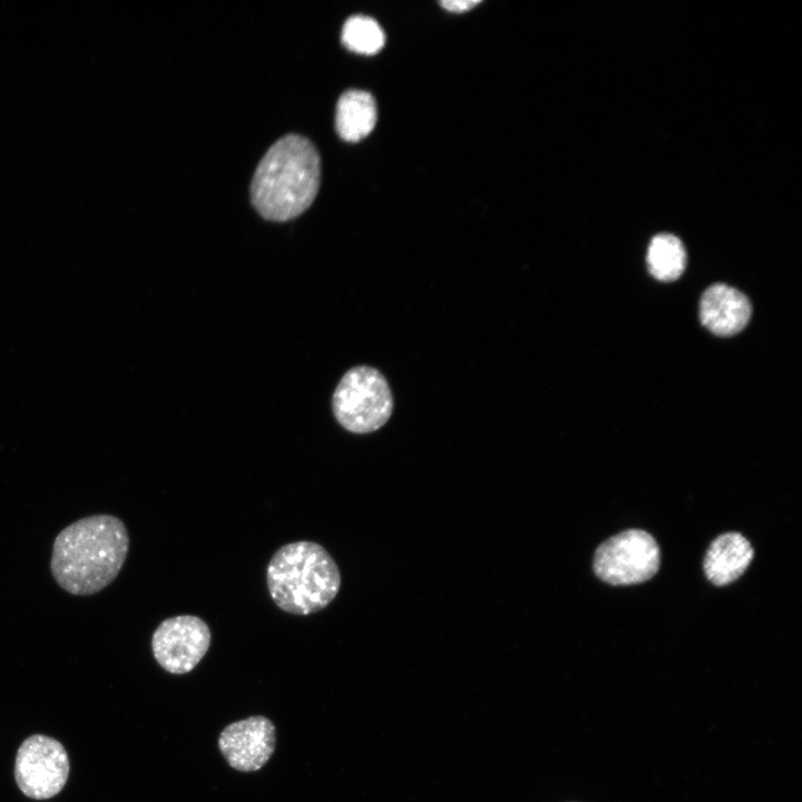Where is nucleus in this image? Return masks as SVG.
<instances>
[{
  "label": "nucleus",
  "instance_id": "nucleus-1",
  "mask_svg": "<svg viewBox=\"0 0 802 802\" xmlns=\"http://www.w3.org/2000/svg\"><path fill=\"white\" fill-rule=\"evenodd\" d=\"M129 549L125 524L111 515H94L62 529L50 561L57 584L74 595H91L108 586L123 568Z\"/></svg>",
  "mask_w": 802,
  "mask_h": 802
},
{
  "label": "nucleus",
  "instance_id": "nucleus-2",
  "mask_svg": "<svg viewBox=\"0 0 802 802\" xmlns=\"http://www.w3.org/2000/svg\"><path fill=\"white\" fill-rule=\"evenodd\" d=\"M320 156L300 135H286L261 159L251 184L255 209L268 221L284 222L313 203L320 186Z\"/></svg>",
  "mask_w": 802,
  "mask_h": 802
},
{
  "label": "nucleus",
  "instance_id": "nucleus-3",
  "mask_svg": "<svg viewBox=\"0 0 802 802\" xmlns=\"http://www.w3.org/2000/svg\"><path fill=\"white\" fill-rule=\"evenodd\" d=\"M266 585L281 610L306 616L333 602L341 587V574L323 546L300 540L273 554L266 567Z\"/></svg>",
  "mask_w": 802,
  "mask_h": 802
},
{
  "label": "nucleus",
  "instance_id": "nucleus-4",
  "mask_svg": "<svg viewBox=\"0 0 802 802\" xmlns=\"http://www.w3.org/2000/svg\"><path fill=\"white\" fill-rule=\"evenodd\" d=\"M393 398L383 374L368 365L351 368L344 373L332 397L336 421L358 434L373 432L389 420Z\"/></svg>",
  "mask_w": 802,
  "mask_h": 802
},
{
  "label": "nucleus",
  "instance_id": "nucleus-5",
  "mask_svg": "<svg viewBox=\"0 0 802 802\" xmlns=\"http://www.w3.org/2000/svg\"><path fill=\"white\" fill-rule=\"evenodd\" d=\"M659 567V548L652 535L642 529L622 531L597 549L595 574L610 585H634L651 579Z\"/></svg>",
  "mask_w": 802,
  "mask_h": 802
},
{
  "label": "nucleus",
  "instance_id": "nucleus-6",
  "mask_svg": "<svg viewBox=\"0 0 802 802\" xmlns=\"http://www.w3.org/2000/svg\"><path fill=\"white\" fill-rule=\"evenodd\" d=\"M69 770L63 745L50 736L31 735L18 749L14 779L28 798L46 800L57 795L67 783Z\"/></svg>",
  "mask_w": 802,
  "mask_h": 802
},
{
  "label": "nucleus",
  "instance_id": "nucleus-7",
  "mask_svg": "<svg viewBox=\"0 0 802 802\" xmlns=\"http://www.w3.org/2000/svg\"><path fill=\"white\" fill-rule=\"evenodd\" d=\"M211 640V628L200 617L177 615L164 619L154 630L151 651L163 669L182 675L198 665Z\"/></svg>",
  "mask_w": 802,
  "mask_h": 802
},
{
  "label": "nucleus",
  "instance_id": "nucleus-8",
  "mask_svg": "<svg viewBox=\"0 0 802 802\" xmlns=\"http://www.w3.org/2000/svg\"><path fill=\"white\" fill-rule=\"evenodd\" d=\"M218 749L227 764L239 772H255L271 759L276 746V727L263 715H253L225 726Z\"/></svg>",
  "mask_w": 802,
  "mask_h": 802
},
{
  "label": "nucleus",
  "instance_id": "nucleus-9",
  "mask_svg": "<svg viewBox=\"0 0 802 802\" xmlns=\"http://www.w3.org/2000/svg\"><path fill=\"white\" fill-rule=\"evenodd\" d=\"M752 314L749 299L726 284L706 288L700 301L702 324L718 336H730L742 331Z\"/></svg>",
  "mask_w": 802,
  "mask_h": 802
},
{
  "label": "nucleus",
  "instance_id": "nucleus-10",
  "mask_svg": "<svg viewBox=\"0 0 802 802\" xmlns=\"http://www.w3.org/2000/svg\"><path fill=\"white\" fill-rule=\"evenodd\" d=\"M754 551L749 540L739 532L718 536L704 558L707 579L716 586H725L737 579L749 567Z\"/></svg>",
  "mask_w": 802,
  "mask_h": 802
},
{
  "label": "nucleus",
  "instance_id": "nucleus-11",
  "mask_svg": "<svg viewBox=\"0 0 802 802\" xmlns=\"http://www.w3.org/2000/svg\"><path fill=\"white\" fill-rule=\"evenodd\" d=\"M376 105L371 94L363 90H348L339 99L335 128L346 141H359L366 137L376 123Z\"/></svg>",
  "mask_w": 802,
  "mask_h": 802
},
{
  "label": "nucleus",
  "instance_id": "nucleus-12",
  "mask_svg": "<svg viewBox=\"0 0 802 802\" xmlns=\"http://www.w3.org/2000/svg\"><path fill=\"white\" fill-rule=\"evenodd\" d=\"M651 274L663 282L677 280L686 266V252L675 235L663 233L654 236L647 251Z\"/></svg>",
  "mask_w": 802,
  "mask_h": 802
},
{
  "label": "nucleus",
  "instance_id": "nucleus-13",
  "mask_svg": "<svg viewBox=\"0 0 802 802\" xmlns=\"http://www.w3.org/2000/svg\"><path fill=\"white\" fill-rule=\"evenodd\" d=\"M342 42L351 51L373 55L384 46V32L379 23L365 16L349 18L342 28Z\"/></svg>",
  "mask_w": 802,
  "mask_h": 802
},
{
  "label": "nucleus",
  "instance_id": "nucleus-14",
  "mask_svg": "<svg viewBox=\"0 0 802 802\" xmlns=\"http://www.w3.org/2000/svg\"><path fill=\"white\" fill-rule=\"evenodd\" d=\"M480 3L479 0H451L441 1L440 4L450 12H466Z\"/></svg>",
  "mask_w": 802,
  "mask_h": 802
}]
</instances>
